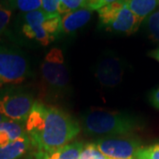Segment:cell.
<instances>
[{"instance_id":"1","label":"cell","mask_w":159,"mask_h":159,"mask_svg":"<svg viewBox=\"0 0 159 159\" xmlns=\"http://www.w3.org/2000/svg\"><path fill=\"white\" fill-rule=\"evenodd\" d=\"M25 130L37 151H52L69 144L80 133V125L61 109L35 102Z\"/></svg>"},{"instance_id":"2","label":"cell","mask_w":159,"mask_h":159,"mask_svg":"<svg viewBox=\"0 0 159 159\" xmlns=\"http://www.w3.org/2000/svg\"><path fill=\"white\" fill-rule=\"evenodd\" d=\"M81 126L90 136H125L139 130L142 121L125 112L93 108L81 116Z\"/></svg>"},{"instance_id":"3","label":"cell","mask_w":159,"mask_h":159,"mask_svg":"<svg viewBox=\"0 0 159 159\" xmlns=\"http://www.w3.org/2000/svg\"><path fill=\"white\" fill-rule=\"evenodd\" d=\"M97 11L100 25L103 29L114 33L134 34L142 22L123 1L106 5Z\"/></svg>"},{"instance_id":"4","label":"cell","mask_w":159,"mask_h":159,"mask_svg":"<svg viewBox=\"0 0 159 159\" xmlns=\"http://www.w3.org/2000/svg\"><path fill=\"white\" fill-rule=\"evenodd\" d=\"M42 80L49 91L63 94L68 89L70 74L63 51L53 48L49 51L41 66Z\"/></svg>"},{"instance_id":"5","label":"cell","mask_w":159,"mask_h":159,"mask_svg":"<svg viewBox=\"0 0 159 159\" xmlns=\"http://www.w3.org/2000/svg\"><path fill=\"white\" fill-rule=\"evenodd\" d=\"M29 74L30 65L21 51L0 45V88L20 84Z\"/></svg>"},{"instance_id":"6","label":"cell","mask_w":159,"mask_h":159,"mask_svg":"<svg viewBox=\"0 0 159 159\" xmlns=\"http://www.w3.org/2000/svg\"><path fill=\"white\" fill-rule=\"evenodd\" d=\"M34 102L33 95L27 91L6 89L0 93V113L9 120L25 125Z\"/></svg>"},{"instance_id":"7","label":"cell","mask_w":159,"mask_h":159,"mask_svg":"<svg viewBox=\"0 0 159 159\" xmlns=\"http://www.w3.org/2000/svg\"><path fill=\"white\" fill-rule=\"evenodd\" d=\"M94 143L109 159H135L142 148L140 141L133 137H104Z\"/></svg>"},{"instance_id":"8","label":"cell","mask_w":159,"mask_h":159,"mask_svg":"<svg viewBox=\"0 0 159 159\" xmlns=\"http://www.w3.org/2000/svg\"><path fill=\"white\" fill-rule=\"evenodd\" d=\"M125 73V63L113 55L101 57L95 70L99 84L105 88H114L121 82Z\"/></svg>"},{"instance_id":"9","label":"cell","mask_w":159,"mask_h":159,"mask_svg":"<svg viewBox=\"0 0 159 159\" xmlns=\"http://www.w3.org/2000/svg\"><path fill=\"white\" fill-rule=\"evenodd\" d=\"M48 13L43 9L23 13L21 33L28 39L43 46L49 45L55 39L51 37L43 27V21Z\"/></svg>"},{"instance_id":"10","label":"cell","mask_w":159,"mask_h":159,"mask_svg":"<svg viewBox=\"0 0 159 159\" xmlns=\"http://www.w3.org/2000/svg\"><path fill=\"white\" fill-rule=\"evenodd\" d=\"M92 10L81 7L61 16V33L72 34L85 26L92 16Z\"/></svg>"},{"instance_id":"11","label":"cell","mask_w":159,"mask_h":159,"mask_svg":"<svg viewBox=\"0 0 159 159\" xmlns=\"http://www.w3.org/2000/svg\"><path fill=\"white\" fill-rule=\"evenodd\" d=\"M84 144L80 142L69 143L52 151H37L35 159H80Z\"/></svg>"},{"instance_id":"12","label":"cell","mask_w":159,"mask_h":159,"mask_svg":"<svg viewBox=\"0 0 159 159\" xmlns=\"http://www.w3.org/2000/svg\"><path fill=\"white\" fill-rule=\"evenodd\" d=\"M28 134L19 139L0 146V159H19L28 152L31 146Z\"/></svg>"},{"instance_id":"13","label":"cell","mask_w":159,"mask_h":159,"mask_svg":"<svg viewBox=\"0 0 159 159\" xmlns=\"http://www.w3.org/2000/svg\"><path fill=\"white\" fill-rule=\"evenodd\" d=\"M25 134L27 133L24 124L9 119L0 123V146L13 142Z\"/></svg>"},{"instance_id":"14","label":"cell","mask_w":159,"mask_h":159,"mask_svg":"<svg viewBox=\"0 0 159 159\" xmlns=\"http://www.w3.org/2000/svg\"><path fill=\"white\" fill-rule=\"evenodd\" d=\"M125 5L141 20L148 17L158 6V0H123Z\"/></svg>"},{"instance_id":"15","label":"cell","mask_w":159,"mask_h":159,"mask_svg":"<svg viewBox=\"0 0 159 159\" xmlns=\"http://www.w3.org/2000/svg\"><path fill=\"white\" fill-rule=\"evenodd\" d=\"M8 7L27 13L42 9V0H8Z\"/></svg>"},{"instance_id":"16","label":"cell","mask_w":159,"mask_h":159,"mask_svg":"<svg viewBox=\"0 0 159 159\" xmlns=\"http://www.w3.org/2000/svg\"><path fill=\"white\" fill-rule=\"evenodd\" d=\"M146 27L151 39L159 43V10L153 11L146 20Z\"/></svg>"},{"instance_id":"17","label":"cell","mask_w":159,"mask_h":159,"mask_svg":"<svg viewBox=\"0 0 159 159\" xmlns=\"http://www.w3.org/2000/svg\"><path fill=\"white\" fill-rule=\"evenodd\" d=\"M86 0H59L57 6V13L65 15L81 7H85Z\"/></svg>"},{"instance_id":"18","label":"cell","mask_w":159,"mask_h":159,"mask_svg":"<svg viewBox=\"0 0 159 159\" xmlns=\"http://www.w3.org/2000/svg\"><path fill=\"white\" fill-rule=\"evenodd\" d=\"M80 159H108L97 148L94 142L84 145Z\"/></svg>"},{"instance_id":"19","label":"cell","mask_w":159,"mask_h":159,"mask_svg":"<svg viewBox=\"0 0 159 159\" xmlns=\"http://www.w3.org/2000/svg\"><path fill=\"white\" fill-rule=\"evenodd\" d=\"M135 159H159V143L141 148Z\"/></svg>"},{"instance_id":"20","label":"cell","mask_w":159,"mask_h":159,"mask_svg":"<svg viewBox=\"0 0 159 159\" xmlns=\"http://www.w3.org/2000/svg\"><path fill=\"white\" fill-rule=\"evenodd\" d=\"M11 17V10L8 6L0 4V34H2L7 28Z\"/></svg>"},{"instance_id":"21","label":"cell","mask_w":159,"mask_h":159,"mask_svg":"<svg viewBox=\"0 0 159 159\" xmlns=\"http://www.w3.org/2000/svg\"><path fill=\"white\" fill-rule=\"evenodd\" d=\"M119 1H123V0H86L85 7L92 11H95V10H99L101 7L106 5Z\"/></svg>"},{"instance_id":"22","label":"cell","mask_w":159,"mask_h":159,"mask_svg":"<svg viewBox=\"0 0 159 159\" xmlns=\"http://www.w3.org/2000/svg\"><path fill=\"white\" fill-rule=\"evenodd\" d=\"M59 0H42V9L48 14L57 13Z\"/></svg>"},{"instance_id":"23","label":"cell","mask_w":159,"mask_h":159,"mask_svg":"<svg viewBox=\"0 0 159 159\" xmlns=\"http://www.w3.org/2000/svg\"><path fill=\"white\" fill-rule=\"evenodd\" d=\"M148 101L154 108L159 110V87L150 92L149 97H148Z\"/></svg>"},{"instance_id":"24","label":"cell","mask_w":159,"mask_h":159,"mask_svg":"<svg viewBox=\"0 0 159 159\" xmlns=\"http://www.w3.org/2000/svg\"><path fill=\"white\" fill-rule=\"evenodd\" d=\"M148 56L151 57L152 58H154V59H156L157 61L159 62V48H157V49H156V50H154L152 51H150L148 53Z\"/></svg>"},{"instance_id":"25","label":"cell","mask_w":159,"mask_h":159,"mask_svg":"<svg viewBox=\"0 0 159 159\" xmlns=\"http://www.w3.org/2000/svg\"><path fill=\"white\" fill-rule=\"evenodd\" d=\"M6 120H8V119H6L4 115H2V114L0 113V123H2V122H4V121H6Z\"/></svg>"},{"instance_id":"26","label":"cell","mask_w":159,"mask_h":159,"mask_svg":"<svg viewBox=\"0 0 159 159\" xmlns=\"http://www.w3.org/2000/svg\"><path fill=\"white\" fill-rule=\"evenodd\" d=\"M158 3H159V0H158Z\"/></svg>"}]
</instances>
